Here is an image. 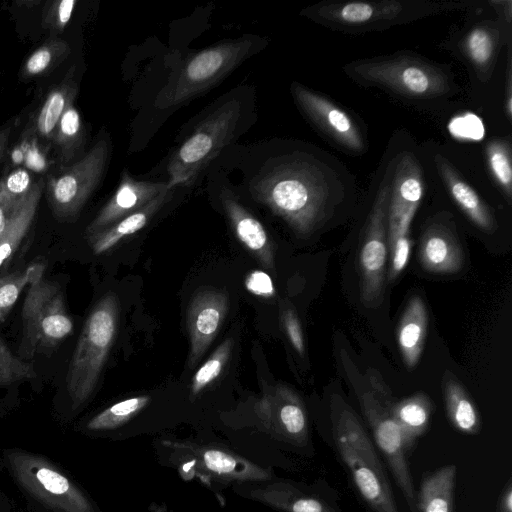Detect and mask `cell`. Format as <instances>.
Here are the masks:
<instances>
[{"instance_id": "cell-1", "label": "cell", "mask_w": 512, "mask_h": 512, "mask_svg": "<svg viewBox=\"0 0 512 512\" xmlns=\"http://www.w3.org/2000/svg\"><path fill=\"white\" fill-rule=\"evenodd\" d=\"M356 182L334 155L311 143H292L250 184L252 197L296 235L309 237L330 224L356 195Z\"/></svg>"}, {"instance_id": "cell-2", "label": "cell", "mask_w": 512, "mask_h": 512, "mask_svg": "<svg viewBox=\"0 0 512 512\" xmlns=\"http://www.w3.org/2000/svg\"><path fill=\"white\" fill-rule=\"evenodd\" d=\"M345 75L363 87H375L407 100H434L458 91L452 73L409 51L358 59L344 65Z\"/></svg>"}, {"instance_id": "cell-3", "label": "cell", "mask_w": 512, "mask_h": 512, "mask_svg": "<svg viewBox=\"0 0 512 512\" xmlns=\"http://www.w3.org/2000/svg\"><path fill=\"white\" fill-rule=\"evenodd\" d=\"M471 4L468 1L429 0L322 1L304 8L301 15L333 31L363 34L463 10Z\"/></svg>"}, {"instance_id": "cell-4", "label": "cell", "mask_w": 512, "mask_h": 512, "mask_svg": "<svg viewBox=\"0 0 512 512\" xmlns=\"http://www.w3.org/2000/svg\"><path fill=\"white\" fill-rule=\"evenodd\" d=\"M331 422L337 452L363 501L373 512H399L375 447L355 412L334 401Z\"/></svg>"}, {"instance_id": "cell-5", "label": "cell", "mask_w": 512, "mask_h": 512, "mask_svg": "<svg viewBox=\"0 0 512 512\" xmlns=\"http://www.w3.org/2000/svg\"><path fill=\"white\" fill-rule=\"evenodd\" d=\"M118 317L114 294L102 297L87 317L66 376L73 407L83 404L94 391L117 333Z\"/></svg>"}, {"instance_id": "cell-6", "label": "cell", "mask_w": 512, "mask_h": 512, "mask_svg": "<svg viewBox=\"0 0 512 512\" xmlns=\"http://www.w3.org/2000/svg\"><path fill=\"white\" fill-rule=\"evenodd\" d=\"M264 45L257 36H243L205 48L181 64L162 93L166 106H175L202 94L230 74Z\"/></svg>"}, {"instance_id": "cell-7", "label": "cell", "mask_w": 512, "mask_h": 512, "mask_svg": "<svg viewBox=\"0 0 512 512\" xmlns=\"http://www.w3.org/2000/svg\"><path fill=\"white\" fill-rule=\"evenodd\" d=\"M242 116L239 102L227 101L208 114L179 145L168 166V187L190 186L236 136Z\"/></svg>"}, {"instance_id": "cell-8", "label": "cell", "mask_w": 512, "mask_h": 512, "mask_svg": "<svg viewBox=\"0 0 512 512\" xmlns=\"http://www.w3.org/2000/svg\"><path fill=\"white\" fill-rule=\"evenodd\" d=\"M44 266L32 264L29 288L22 307L25 340L32 349H53L74 329L59 285L44 280Z\"/></svg>"}, {"instance_id": "cell-9", "label": "cell", "mask_w": 512, "mask_h": 512, "mask_svg": "<svg viewBox=\"0 0 512 512\" xmlns=\"http://www.w3.org/2000/svg\"><path fill=\"white\" fill-rule=\"evenodd\" d=\"M392 153L385 161L365 223L359 268L364 303L375 304L383 293L387 262V214L391 194Z\"/></svg>"}, {"instance_id": "cell-10", "label": "cell", "mask_w": 512, "mask_h": 512, "mask_svg": "<svg viewBox=\"0 0 512 512\" xmlns=\"http://www.w3.org/2000/svg\"><path fill=\"white\" fill-rule=\"evenodd\" d=\"M109 152L107 140L101 138L78 161L50 176L47 198L57 219L74 221L78 217L104 175Z\"/></svg>"}, {"instance_id": "cell-11", "label": "cell", "mask_w": 512, "mask_h": 512, "mask_svg": "<svg viewBox=\"0 0 512 512\" xmlns=\"http://www.w3.org/2000/svg\"><path fill=\"white\" fill-rule=\"evenodd\" d=\"M296 106L307 121L343 152L360 156L368 149L365 129L347 109L301 83L291 84Z\"/></svg>"}, {"instance_id": "cell-12", "label": "cell", "mask_w": 512, "mask_h": 512, "mask_svg": "<svg viewBox=\"0 0 512 512\" xmlns=\"http://www.w3.org/2000/svg\"><path fill=\"white\" fill-rule=\"evenodd\" d=\"M375 391H366L359 396L362 412L371 428L376 446L384 456L410 509L417 512L416 493L406 459L408 448L403 433L392 416V403L384 385L377 384Z\"/></svg>"}, {"instance_id": "cell-13", "label": "cell", "mask_w": 512, "mask_h": 512, "mask_svg": "<svg viewBox=\"0 0 512 512\" xmlns=\"http://www.w3.org/2000/svg\"><path fill=\"white\" fill-rule=\"evenodd\" d=\"M8 459L18 481L43 503L58 512H94L87 497L44 459L20 452Z\"/></svg>"}, {"instance_id": "cell-14", "label": "cell", "mask_w": 512, "mask_h": 512, "mask_svg": "<svg viewBox=\"0 0 512 512\" xmlns=\"http://www.w3.org/2000/svg\"><path fill=\"white\" fill-rule=\"evenodd\" d=\"M254 409L268 431L293 445H307L306 410L302 400L292 389L284 385L268 388Z\"/></svg>"}, {"instance_id": "cell-15", "label": "cell", "mask_w": 512, "mask_h": 512, "mask_svg": "<svg viewBox=\"0 0 512 512\" xmlns=\"http://www.w3.org/2000/svg\"><path fill=\"white\" fill-rule=\"evenodd\" d=\"M228 307V295L222 290L202 289L193 296L186 317L190 339L189 367H193L209 348Z\"/></svg>"}, {"instance_id": "cell-16", "label": "cell", "mask_w": 512, "mask_h": 512, "mask_svg": "<svg viewBox=\"0 0 512 512\" xmlns=\"http://www.w3.org/2000/svg\"><path fill=\"white\" fill-rule=\"evenodd\" d=\"M167 190H170L167 182L136 180L124 170L116 191L87 226V236L112 226Z\"/></svg>"}, {"instance_id": "cell-17", "label": "cell", "mask_w": 512, "mask_h": 512, "mask_svg": "<svg viewBox=\"0 0 512 512\" xmlns=\"http://www.w3.org/2000/svg\"><path fill=\"white\" fill-rule=\"evenodd\" d=\"M507 24L500 19L473 24L461 36L458 50L476 77L485 82L493 74L499 52L506 40Z\"/></svg>"}, {"instance_id": "cell-18", "label": "cell", "mask_w": 512, "mask_h": 512, "mask_svg": "<svg viewBox=\"0 0 512 512\" xmlns=\"http://www.w3.org/2000/svg\"><path fill=\"white\" fill-rule=\"evenodd\" d=\"M220 202L238 240L265 268L274 271L273 243L262 223L230 189L220 191Z\"/></svg>"}, {"instance_id": "cell-19", "label": "cell", "mask_w": 512, "mask_h": 512, "mask_svg": "<svg viewBox=\"0 0 512 512\" xmlns=\"http://www.w3.org/2000/svg\"><path fill=\"white\" fill-rule=\"evenodd\" d=\"M419 259L422 268L431 273L452 274L461 269V246L447 223L434 219L425 226L420 237Z\"/></svg>"}, {"instance_id": "cell-20", "label": "cell", "mask_w": 512, "mask_h": 512, "mask_svg": "<svg viewBox=\"0 0 512 512\" xmlns=\"http://www.w3.org/2000/svg\"><path fill=\"white\" fill-rule=\"evenodd\" d=\"M433 162L446 191L457 207L477 228L486 233L494 232L497 224L491 209L457 168L440 153L434 155Z\"/></svg>"}, {"instance_id": "cell-21", "label": "cell", "mask_w": 512, "mask_h": 512, "mask_svg": "<svg viewBox=\"0 0 512 512\" xmlns=\"http://www.w3.org/2000/svg\"><path fill=\"white\" fill-rule=\"evenodd\" d=\"M202 468L211 474L233 481H265L270 472L256 464L225 450L213 447L185 445Z\"/></svg>"}, {"instance_id": "cell-22", "label": "cell", "mask_w": 512, "mask_h": 512, "mask_svg": "<svg viewBox=\"0 0 512 512\" xmlns=\"http://www.w3.org/2000/svg\"><path fill=\"white\" fill-rule=\"evenodd\" d=\"M428 326V314L420 296L410 299L397 329L398 346L407 368H414L421 357Z\"/></svg>"}, {"instance_id": "cell-23", "label": "cell", "mask_w": 512, "mask_h": 512, "mask_svg": "<svg viewBox=\"0 0 512 512\" xmlns=\"http://www.w3.org/2000/svg\"><path fill=\"white\" fill-rule=\"evenodd\" d=\"M173 189L167 190L141 209L119 220L112 226L90 237L95 254H102L115 247L122 239L142 230L171 198Z\"/></svg>"}, {"instance_id": "cell-24", "label": "cell", "mask_w": 512, "mask_h": 512, "mask_svg": "<svg viewBox=\"0 0 512 512\" xmlns=\"http://www.w3.org/2000/svg\"><path fill=\"white\" fill-rule=\"evenodd\" d=\"M77 93L74 68H70L65 78L47 93L35 115L32 132L42 140L52 141L61 116L74 103Z\"/></svg>"}, {"instance_id": "cell-25", "label": "cell", "mask_w": 512, "mask_h": 512, "mask_svg": "<svg viewBox=\"0 0 512 512\" xmlns=\"http://www.w3.org/2000/svg\"><path fill=\"white\" fill-rule=\"evenodd\" d=\"M44 180L33 183L29 192L18 202L7 229L0 240V275L8 266L35 217L43 190Z\"/></svg>"}, {"instance_id": "cell-26", "label": "cell", "mask_w": 512, "mask_h": 512, "mask_svg": "<svg viewBox=\"0 0 512 512\" xmlns=\"http://www.w3.org/2000/svg\"><path fill=\"white\" fill-rule=\"evenodd\" d=\"M253 498L283 512H336L318 496L306 494L294 486L277 482L252 490Z\"/></svg>"}, {"instance_id": "cell-27", "label": "cell", "mask_w": 512, "mask_h": 512, "mask_svg": "<svg viewBox=\"0 0 512 512\" xmlns=\"http://www.w3.org/2000/svg\"><path fill=\"white\" fill-rule=\"evenodd\" d=\"M447 416L456 430L474 435L481 430V417L465 387L450 373L443 378Z\"/></svg>"}, {"instance_id": "cell-28", "label": "cell", "mask_w": 512, "mask_h": 512, "mask_svg": "<svg viewBox=\"0 0 512 512\" xmlns=\"http://www.w3.org/2000/svg\"><path fill=\"white\" fill-rule=\"evenodd\" d=\"M457 467L449 464L425 477L416 496L418 512H453Z\"/></svg>"}, {"instance_id": "cell-29", "label": "cell", "mask_w": 512, "mask_h": 512, "mask_svg": "<svg viewBox=\"0 0 512 512\" xmlns=\"http://www.w3.org/2000/svg\"><path fill=\"white\" fill-rule=\"evenodd\" d=\"M391 413L399 425L408 450L415 440L428 428L434 404L428 395L416 393L395 404H391Z\"/></svg>"}, {"instance_id": "cell-30", "label": "cell", "mask_w": 512, "mask_h": 512, "mask_svg": "<svg viewBox=\"0 0 512 512\" xmlns=\"http://www.w3.org/2000/svg\"><path fill=\"white\" fill-rule=\"evenodd\" d=\"M84 127L74 103L61 116L52 141L61 166H69L84 156Z\"/></svg>"}, {"instance_id": "cell-31", "label": "cell", "mask_w": 512, "mask_h": 512, "mask_svg": "<svg viewBox=\"0 0 512 512\" xmlns=\"http://www.w3.org/2000/svg\"><path fill=\"white\" fill-rule=\"evenodd\" d=\"M490 175L508 203L512 200V152L506 138H494L485 147Z\"/></svg>"}, {"instance_id": "cell-32", "label": "cell", "mask_w": 512, "mask_h": 512, "mask_svg": "<svg viewBox=\"0 0 512 512\" xmlns=\"http://www.w3.org/2000/svg\"><path fill=\"white\" fill-rule=\"evenodd\" d=\"M69 53L70 47L65 40L51 36L27 57L20 71L21 78L43 75L61 63Z\"/></svg>"}, {"instance_id": "cell-33", "label": "cell", "mask_w": 512, "mask_h": 512, "mask_svg": "<svg viewBox=\"0 0 512 512\" xmlns=\"http://www.w3.org/2000/svg\"><path fill=\"white\" fill-rule=\"evenodd\" d=\"M413 218H402L387 222V243L390 251L389 281L394 280L405 269L411 251L410 226Z\"/></svg>"}, {"instance_id": "cell-34", "label": "cell", "mask_w": 512, "mask_h": 512, "mask_svg": "<svg viewBox=\"0 0 512 512\" xmlns=\"http://www.w3.org/2000/svg\"><path fill=\"white\" fill-rule=\"evenodd\" d=\"M150 402L147 395L125 399L104 409L87 423V428L92 431H104L115 429L128 422L137 415Z\"/></svg>"}, {"instance_id": "cell-35", "label": "cell", "mask_w": 512, "mask_h": 512, "mask_svg": "<svg viewBox=\"0 0 512 512\" xmlns=\"http://www.w3.org/2000/svg\"><path fill=\"white\" fill-rule=\"evenodd\" d=\"M232 339L223 341L192 378L191 392L197 395L211 384L222 372L232 350Z\"/></svg>"}, {"instance_id": "cell-36", "label": "cell", "mask_w": 512, "mask_h": 512, "mask_svg": "<svg viewBox=\"0 0 512 512\" xmlns=\"http://www.w3.org/2000/svg\"><path fill=\"white\" fill-rule=\"evenodd\" d=\"M36 377L34 366L16 357L0 341V386L28 381Z\"/></svg>"}, {"instance_id": "cell-37", "label": "cell", "mask_w": 512, "mask_h": 512, "mask_svg": "<svg viewBox=\"0 0 512 512\" xmlns=\"http://www.w3.org/2000/svg\"><path fill=\"white\" fill-rule=\"evenodd\" d=\"M76 0H55L48 1L42 13V26L52 33H60L69 23L75 6Z\"/></svg>"}, {"instance_id": "cell-38", "label": "cell", "mask_w": 512, "mask_h": 512, "mask_svg": "<svg viewBox=\"0 0 512 512\" xmlns=\"http://www.w3.org/2000/svg\"><path fill=\"white\" fill-rule=\"evenodd\" d=\"M32 265L25 271L0 275V310L8 314L25 285L29 284Z\"/></svg>"}, {"instance_id": "cell-39", "label": "cell", "mask_w": 512, "mask_h": 512, "mask_svg": "<svg viewBox=\"0 0 512 512\" xmlns=\"http://www.w3.org/2000/svg\"><path fill=\"white\" fill-rule=\"evenodd\" d=\"M5 191L15 201L21 200L31 189L30 174L23 168H17L0 179Z\"/></svg>"}, {"instance_id": "cell-40", "label": "cell", "mask_w": 512, "mask_h": 512, "mask_svg": "<svg viewBox=\"0 0 512 512\" xmlns=\"http://www.w3.org/2000/svg\"><path fill=\"white\" fill-rule=\"evenodd\" d=\"M245 287L250 293L260 297L270 298L275 295L271 277L261 270H254L247 275Z\"/></svg>"}, {"instance_id": "cell-41", "label": "cell", "mask_w": 512, "mask_h": 512, "mask_svg": "<svg viewBox=\"0 0 512 512\" xmlns=\"http://www.w3.org/2000/svg\"><path fill=\"white\" fill-rule=\"evenodd\" d=\"M283 324L289 341L299 355L305 352V343L299 319L293 310H286L283 313Z\"/></svg>"}, {"instance_id": "cell-42", "label": "cell", "mask_w": 512, "mask_h": 512, "mask_svg": "<svg viewBox=\"0 0 512 512\" xmlns=\"http://www.w3.org/2000/svg\"><path fill=\"white\" fill-rule=\"evenodd\" d=\"M19 201H15L8 195L0 180V240L7 229L9 221Z\"/></svg>"}, {"instance_id": "cell-43", "label": "cell", "mask_w": 512, "mask_h": 512, "mask_svg": "<svg viewBox=\"0 0 512 512\" xmlns=\"http://www.w3.org/2000/svg\"><path fill=\"white\" fill-rule=\"evenodd\" d=\"M507 67H506V77H505V92H504V112L508 119L511 121L512 118V61H511V45L510 41L508 42V52H507Z\"/></svg>"}, {"instance_id": "cell-44", "label": "cell", "mask_w": 512, "mask_h": 512, "mask_svg": "<svg viewBox=\"0 0 512 512\" xmlns=\"http://www.w3.org/2000/svg\"><path fill=\"white\" fill-rule=\"evenodd\" d=\"M493 7H495V11L497 12L501 21H503L508 26H511L512 21V2L510 0L504 1H490L489 2Z\"/></svg>"}, {"instance_id": "cell-45", "label": "cell", "mask_w": 512, "mask_h": 512, "mask_svg": "<svg viewBox=\"0 0 512 512\" xmlns=\"http://www.w3.org/2000/svg\"><path fill=\"white\" fill-rule=\"evenodd\" d=\"M499 512H512V484L509 480L503 489L499 500Z\"/></svg>"}, {"instance_id": "cell-46", "label": "cell", "mask_w": 512, "mask_h": 512, "mask_svg": "<svg viewBox=\"0 0 512 512\" xmlns=\"http://www.w3.org/2000/svg\"><path fill=\"white\" fill-rule=\"evenodd\" d=\"M12 128L13 125L11 122L6 123L4 126L0 128V162L4 158L5 153L8 149Z\"/></svg>"}, {"instance_id": "cell-47", "label": "cell", "mask_w": 512, "mask_h": 512, "mask_svg": "<svg viewBox=\"0 0 512 512\" xmlns=\"http://www.w3.org/2000/svg\"><path fill=\"white\" fill-rule=\"evenodd\" d=\"M6 316L7 314L0 310V323L5 319Z\"/></svg>"}]
</instances>
